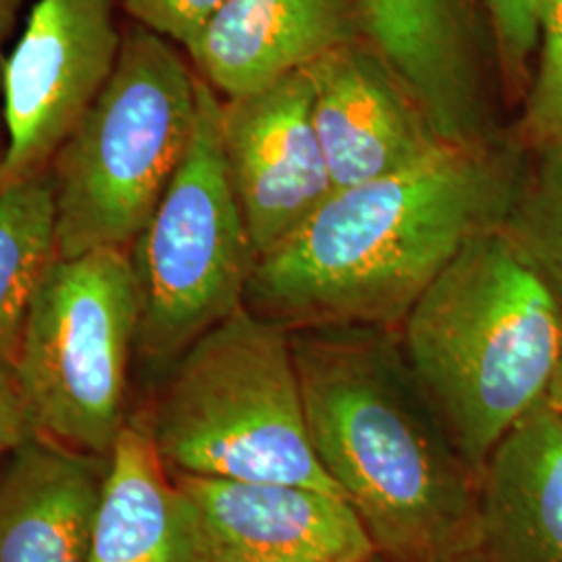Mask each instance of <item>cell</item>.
<instances>
[{
    "instance_id": "cell-13",
    "label": "cell",
    "mask_w": 562,
    "mask_h": 562,
    "mask_svg": "<svg viewBox=\"0 0 562 562\" xmlns=\"http://www.w3.org/2000/svg\"><path fill=\"white\" fill-rule=\"evenodd\" d=\"M359 7L367 41L422 101L443 140L485 142L471 0H359Z\"/></svg>"
},
{
    "instance_id": "cell-1",
    "label": "cell",
    "mask_w": 562,
    "mask_h": 562,
    "mask_svg": "<svg viewBox=\"0 0 562 562\" xmlns=\"http://www.w3.org/2000/svg\"><path fill=\"white\" fill-rule=\"evenodd\" d=\"M517 192L485 142H443L408 169L336 190L259 257L244 306L288 331H398L467 241L506 222Z\"/></svg>"
},
{
    "instance_id": "cell-3",
    "label": "cell",
    "mask_w": 562,
    "mask_h": 562,
    "mask_svg": "<svg viewBox=\"0 0 562 562\" xmlns=\"http://www.w3.org/2000/svg\"><path fill=\"white\" fill-rule=\"evenodd\" d=\"M402 357L475 471L546 398L562 306L503 225L477 234L415 302Z\"/></svg>"
},
{
    "instance_id": "cell-2",
    "label": "cell",
    "mask_w": 562,
    "mask_h": 562,
    "mask_svg": "<svg viewBox=\"0 0 562 562\" xmlns=\"http://www.w3.org/2000/svg\"><path fill=\"white\" fill-rule=\"evenodd\" d=\"M311 442L392 562H467L480 471L415 382L396 331H290Z\"/></svg>"
},
{
    "instance_id": "cell-25",
    "label": "cell",
    "mask_w": 562,
    "mask_h": 562,
    "mask_svg": "<svg viewBox=\"0 0 562 562\" xmlns=\"http://www.w3.org/2000/svg\"><path fill=\"white\" fill-rule=\"evenodd\" d=\"M369 562H392V561H387V559H385V557H382V554H375V557H373V559H371V561Z\"/></svg>"
},
{
    "instance_id": "cell-6",
    "label": "cell",
    "mask_w": 562,
    "mask_h": 562,
    "mask_svg": "<svg viewBox=\"0 0 562 562\" xmlns=\"http://www.w3.org/2000/svg\"><path fill=\"white\" fill-rule=\"evenodd\" d=\"M140 315V288L125 248L50 262L11 357L36 434L111 457L127 423Z\"/></svg>"
},
{
    "instance_id": "cell-14",
    "label": "cell",
    "mask_w": 562,
    "mask_h": 562,
    "mask_svg": "<svg viewBox=\"0 0 562 562\" xmlns=\"http://www.w3.org/2000/svg\"><path fill=\"white\" fill-rule=\"evenodd\" d=\"M467 562H562V417L546 398L480 471Z\"/></svg>"
},
{
    "instance_id": "cell-8",
    "label": "cell",
    "mask_w": 562,
    "mask_h": 562,
    "mask_svg": "<svg viewBox=\"0 0 562 562\" xmlns=\"http://www.w3.org/2000/svg\"><path fill=\"white\" fill-rule=\"evenodd\" d=\"M113 0H36L2 63L0 190L50 167L120 59Z\"/></svg>"
},
{
    "instance_id": "cell-11",
    "label": "cell",
    "mask_w": 562,
    "mask_h": 562,
    "mask_svg": "<svg viewBox=\"0 0 562 562\" xmlns=\"http://www.w3.org/2000/svg\"><path fill=\"white\" fill-rule=\"evenodd\" d=\"M209 562H369L378 552L341 496L294 483L176 475Z\"/></svg>"
},
{
    "instance_id": "cell-20",
    "label": "cell",
    "mask_w": 562,
    "mask_h": 562,
    "mask_svg": "<svg viewBox=\"0 0 562 562\" xmlns=\"http://www.w3.org/2000/svg\"><path fill=\"white\" fill-rule=\"evenodd\" d=\"M492 25L506 78L522 88L529 81V60L538 53L543 0H482Z\"/></svg>"
},
{
    "instance_id": "cell-4",
    "label": "cell",
    "mask_w": 562,
    "mask_h": 562,
    "mask_svg": "<svg viewBox=\"0 0 562 562\" xmlns=\"http://www.w3.org/2000/svg\"><path fill=\"white\" fill-rule=\"evenodd\" d=\"M144 422L173 475L341 496L311 442L292 334L246 306L173 362Z\"/></svg>"
},
{
    "instance_id": "cell-21",
    "label": "cell",
    "mask_w": 562,
    "mask_h": 562,
    "mask_svg": "<svg viewBox=\"0 0 562 562\" xmlns=\"http://www.w3.org/2000/svg\"><path fill=\"white\" fill-rule=\"evenodd\" d=\"M225 0H123V9L134 23L183 48L196 38Z\"/></svg>"
},
{
    "instance_id": "cell-15",
    "label": "cell",
    "mask_w": 562,
    "mask_h": 562,
    "mask_svg": "<svg viewBox=\"0 0 562 562\" xmlns=\"http://www.w3.org/2000/svg\"><path fill=\"white\" fill-rule=\"evenodd\" d=\"M111 457L32 434L0 459V562H88Z\"/></svg>"
},
{
    "instance_id": "cell-19",
    "label": "cell",
    "mask_w": 562,
    "mask_h": 562,
    "mask_svg": "<svg viewBox=\"0 0 562 562\" xmlns=\"http://www.w3.org/2000/svg\"><path fill=\"white\" fill-rule=\"evenodd\" d=\"M527 92L525 140L540 150L562 144V0H543L538 71Z\"/></svg>"
},
{
    "instance_id": "cell-17",
    "label": "cell",
    "mask_w": 562,
    "mask_h": 562,
    "mask_svg": "<svg viewBox=\"0 0 562 562\" xmlns=\"http://www.w3.org/2000/svg\"><path fill=\"white\" fill-rule=\"evenodd\" d=\"M57 255L50 169L0 190V355L13 357L27 306Z\"/></svg>"
},
{
    "instance_id": "cell-7",
    "label": "cell",
    "mask_w": 562,
    "mask_h": 562,
    "mask_svg": "<svg viewBox=\"0 0 562 562\" xmlns=\"http://www.w3.org/2000/svg\"><path fill=\"white\" fill-rule=\"evenodd\" d=\"M222 120V97L199 76L190 150L127 248L140 288L136 352L159 371L244 308L259 261L225 159Z\"/></svg>"
},
{
    "instance_id": "cell-10",
    "label": "cell",
    "mask_w": 562,
    "mask_h": 562,
    "mask_svg": "<svg viewBox=\"0 0 562 562\" xmlns=\"http://www.w3.org/2000/svg\"><path fill=\"white\" fill-rule=\"evenodd\" d=\"M306 74L336 190L398 173L446 142L422 101L367 38L323 55Z\"/></svg>"
},
{
    "instance_id": "cell-16",
    "label": "cell",
    "mask_w": 562,
    "mask_h": 562,
    "mask_svg": "<svg viewBox=\"0 0 562 562\" xmlns=\"http://www.w3.org/2000/svg\"><path fill=\"white\" fill-rule=\"evenodd\" d=\"M88 562H209L199 513L144 419H127L111 452Z\"/></svg>"
},
{
    "instance_id": "cell-9",
    "label": "cell",
    "mask_w": 562,
    "mask_h": 562,
    "mask_svg": "<svg viewBox=\"0 0 562 562\" xmlns=\"http://www.w3.org/2000/svg\"><path fill=\"white\" fill-rule=\"evenodd\" d=\"M223 146L259 257L308 222L336 186L313 117L306 69L223 101Z\"/></svg>"
},
{
    "instance_id": "cell-5",
    "label": "cell",
    "mask_w": 562,
    "mask_h": 562,
    "mask_svg": "<svg viewBox=\"0 0 562 562\" xmlns=\"http://www.w3.org/2000/svg\"><path fill=\"white\" fill-rule=\"evenodd\" d=\"M199 74L173 44L134 23L99 99L50 161L57 255L130 248L196 132Z\"/></svg>"
},
{
    "instance_id": "cell-23",
    "label": "cell",
    "mask_w": 562,
    "mask_h": 562,
    "mask_svg": "<svg viewBox=\"0 0 562 562\" xmlns=\"http://www.w3.org/2000/svg\"><path fill=\"white\" fill-rule=\"evenodd\" d=\"M546 402L562 417V359L557 373H554V378H552V382L548 385Z\"/></svg>"
},
{
    "instance_id": "cell-12",
    "label": "cell",
    "mask_w": 562,
    "mask_h": 562,
    "mask_svg": "<svg viewBox=\"0 0 562 562\" xmlns=\"http://www.w3.org/2000/svg\"><path fill=\"white\" fill-rule=\"evenodd\" d=\"M364 38L359 0H225L186 50L220 97L238 99Z\"/></svg>"
},
{
    "instance_id": "cell-24",
    "label": "cell",
    "mask_w": 562,
    "mask_h": 562,
    "mask_svg": "<svg viewBox=\"0 0 562 562\" xmlns=\"http://www.w3.org/2000/svg\"><path fill=\"white\" fill-rule=\"evenodd\" d=\"M21 0H0V41L7 34L11 21L15 18L18 9H20Z\"/></svg>"
},
{
    "instance_id": "cell-18",
    "label": "cell",
    "mask_w": 562,
    "mask_h": 562,
    "mask_svg": "<svg viewBox=\"0 0 562 562\" xmlns=\"http://www.w3.org/2000/svg\"><path fill=\"white\" fill-rule=\"evenodd\" d=\"M504 229L562 306V144L542 148L536 173L519 183Z\"/></svg>"
},
{
    "instance_id": "cell-22",
    "label": "cell",
    "mask_w": 562,
    "mask_h": 562,
    "mask_svg": "<svg viewBox=\"0 0 562 562\" xmlns=\"http://www.w3.org/2000/svg\"><path fill=\"white\" fill-rule=\"evenodd\" d=\"M34 431L13 361L0 355V459Z\"/></svg>"
}]
</instances>
